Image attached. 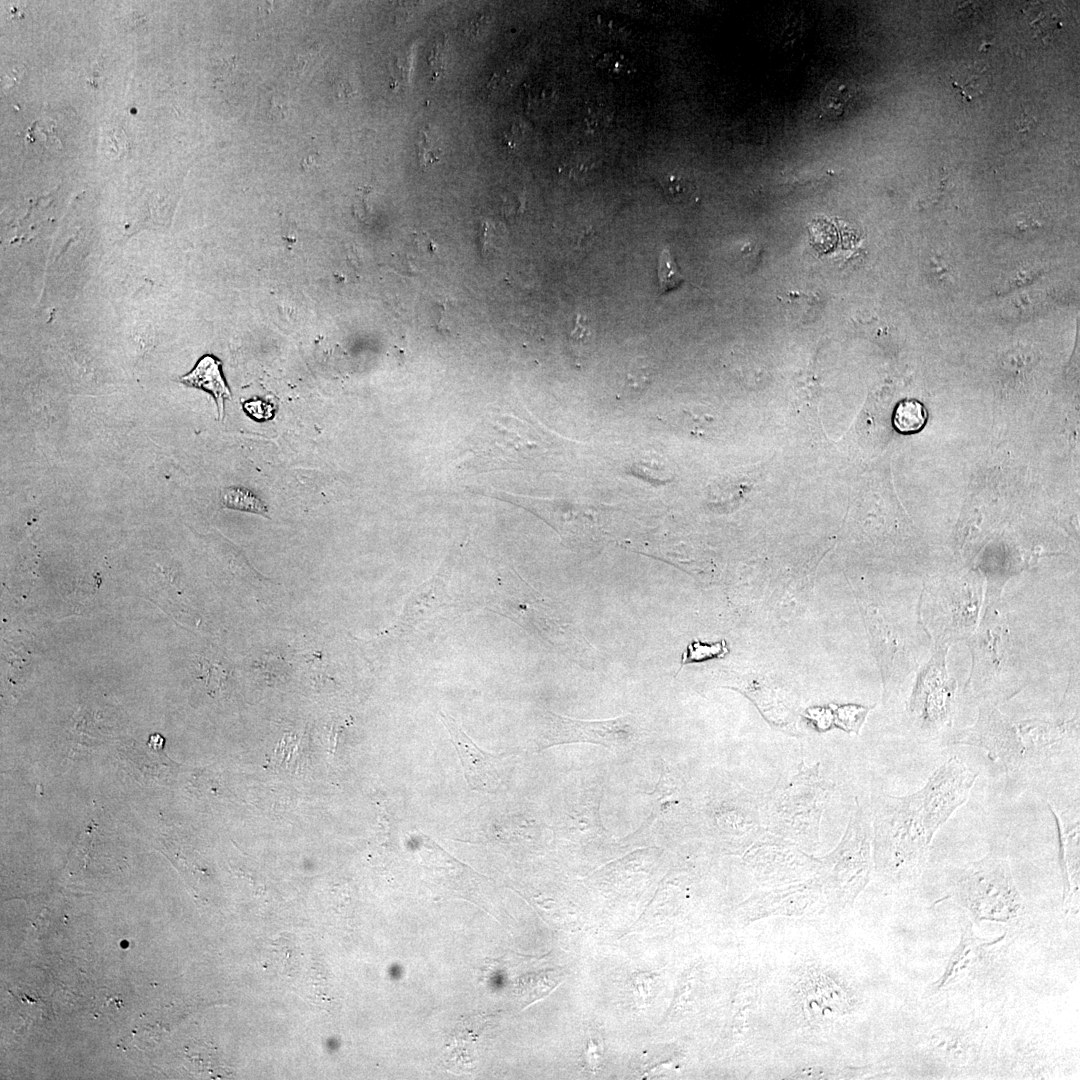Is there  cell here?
<instances>
[{"instance_id": "obj_1", "label": "cell", "mask_w": 1080, "mask_h": 1080, "mask_svg": "<svg viewBox=\"0 0 1080 1080\" xmlns=\"http://www.w3.org/2000/svg\"><path fill=\"white\" fill-rule=\"evenodd\" d=\"M977 777L978 772L958 756H951L911 794H872V845L877 868L898 876L920 870L935 834L968 800Z\"/></svg>"}, {"instance_id": "obj_2", "label": "cell", "mask_w": 1080, "mask_h": 1080, "mask_svg": "<svg viewBox=\"0 0 1080 1080\" xmlns=\"http://www.w3.org/2000/svg\"><path fill=\"white\" fill-rule=\"evenodd\" d=\"M831 787L819 763H801L795 775L759 797L765 829L798 847L816 848Z\"/></svg>"}, {"instance_id": "obj_3", "label": "cell", "mask_w": 1080, "mask_h": 1080, "mask_svg": "<svg viewBox=\"0 0 1080 1080\" xmlns=\"http://www.w3.org/2000/svg\"><path fill=\"white\" fill-rule=\"evenodd\" d=\"M972 669L967 689L981 702L999 704L1016 695L1024 681L1012 666V638L1008 624L992 604L987 606L978 631L970 637Z\"/></svg>"}, {"instance_id": "obj_4", "label": "cell", "mask_w": 1080, "mask_h": 1080, "mask_svg": "<svg viewBox=\"0 0 1080 1080\" xmlns=\"http://www.w3.org/2000/svg\"><path fill=\"white\" fill-rule=\"evenodd\" d=\"M953 893L961 905L978 917L1007 918L1022 904L1009 863L998 857L987 856L966 866L954 884Z\"/></svg>"}, {"instance_id": "obj_5", "label": "cell", "mask_w": 1080, "mask_h": 1080, "mask_svg": "<svg viewBox=\"0 0 1080 1080\" xmlns=\"http://www.w3.org/2000/svg\"><path fill=\"white\" fill-rule=\"evenodd\" d=\"M946 645H940L920 671L908 702V711L922 737L929 738L951 726L956 681L945 665Z\"/></svg>"}, {"instance_id": "obj_6", "label": "cell", "mask_w": 1080, "mask_h": 1080, "mask_svg": "<svg viewBox=\"0 0 1080 1080\" xmlns=\"http://www.w3.org/2000/svg\"><path fill=\"white\" fill-rule=\"evenodd\" d=\"M946 744L982 749L1010 775L1017 773L1025 761V747L1017 725L991 702H981L975 723L953 733Z\"/></svg>"}, {"instance_id": "obj_7", "label": "cell", "mask_w": 1080, "mask_h": 1080, "mask_svg": "<svg viewBox=\"0 0 1080 1080\" xmlns=\"http://www.w3.org/2000/svg\"><path fill=\"white\" fill-rule=\"evenodd\" d=\"M642 734L639 718L632 714L605 720H581L546 711L539 745L546 748L584 742L609 748H626L636 744Z\"/></svg>"}, {"instance_id": "obj_8", "label": "cell", "mask_w": 1080, "mask_h": 1080, "mask_svg": "<svg viewBox=\"0 0 1080 1080\" xmlns=\"http://www.w3.org/2000/svg\"><path fill=\"white\" fill-rule=\"evenodd\" d=\"M872 818L856 799L847 828L836 849L827 857L836 883L854 898L865 886L871 870Z\"/></svg>"}, {"instance_id": "obj_9", "label": "cell", "mask_w": 1080, "mask_h": 1080, "mask_svg": "<svg viewBox=\"0 0 1080 1080\" xmlns=\"http://www.w3.org/2000/svg\"><path fill=\"white\" fill-rule=\"evenodd\" d=\"M460 758L465 779L471 789L495 793L500 785L494 756L482 751L449 715L439 712Z\"/></svg>"}, {"instance_id": "obj_10", "label": "cell", "mask_w": 1080, "mask_h": 1080, "mask_svg": "<svg viewBox=\"0 0 1080 1080\" xmlns=\"http://www.w3.org/2000/svg\"><path fill=\"white\" fill-rule=\"evenodd\" d=\"M450 571V566L444 565L440 571L413 590L399 620L404 630L414 628L417 623L429 618L447 604Z\"/></svg>"}, {"instance_id": "obj_11", "label": "cell", "mask_w": 1080, "mask_h": 1080, "mask_svg": "<svg viewBox=\"0 0 1080 1080\" xmlns=\"http://www.w3.org/2000/svg\"><path fill=\"white\" fill-rule=\"evenodd\" d=\"M1027 757L1043 756L1072 731L1078 730V715L1067 721L1029 719L1017 724Z\"/></svg>"}, {"instance_id": "obj_12", "label": "cell", "mask_w": 1080, "mask_h": 1080, "mask_svg": "<svg viewBox=\"0 0 1080 1080\" xmlns=\"http://www.w3.org/2000/svg\"><path fill=\"white\" fill-rule=\"evenodd\" d=\"M220 366L221 362L217 358L205 355L199 360L195 368L181 377L180 380L188 386L210 392L217 403L219 414L222 415L224 400L230 398L231 394L222 376Z\"/></svg>"}, {"instance_id": "obj_13", "label": "cell", "mask_w": 1080, "mask_h": 1080, "mask_svg": "<svg viewBox=\"0 0 1080 1080\" xmlns=\"http://www.w3.org/2000/svg\"><path fill=\"white\" fill-rule=\"evenodd\" d=\"M926 420L927 411L925 407L915 399H905L899 402L893 415L894 427L903 434L919 431L925 425Z\"/></svg>"}, {"instance_id": "obj_14", "label": "cell", "mask_w": 1080, "mask_h": 1080, "mask_svg": "<svg viewBox=\"0 0 1080 1080\" xmlns=\"http://www.w3.org/2000/svg\"><path fill=\"white\" fill-rule=\"evenodd\" d=\"M729 652L727 643L725 640H720L714 643L701 642L700 640H692L686 647L685 651L681 655L680 668L678 672L687 664L703 662L713 658L724 657ZM677 672V673H678Z\"/></svg>"}, {"instance_id": "obj_15", "label": "cell", "mask_w": 1080, "mask_h": 1080, "mask_svg": "<svg viewBox=\"0 0 1080 1080\" xmlns=\"http://www.w3.org/2000/svg\"><path fill=\"white\" fill-rule=\"evenodd\" d=\"M222 503L225 507L267 516V506L252 492L241 487H230L223 491Z\"/></svg>"}, {"instance_id": "obj_16", "label": "cell", "mask_w": 1080, "mask_h": 1080, "mask_svg": "<svg viewBox=\"0 0 1080 1080\" xmlns=\"http://www.w3.org/2000/svg\"><path fill=\"white\" fill-rule=\"evenodd\" d=\"M658 277L661 293H666L675 289L684 281L673 255L668 248H664L660 254Z\"/></svg>"}, {"instance_id": "obj_17", "label": "cell", "mask_w": 1080, "mask_h": 1080, "mask_svg": "<svg viewBox=\"0 0 1080 1080\" xmlns=\"http://www.w3.org/2000/svg\"><path fill=\"white\" fill-rule=\"evenodd\" d=\"M560 976L561 973L553 971L537 974L533 977L527 976L526 980H523L524 987H526V989H523L527 994L525 996L526 1002L530 1003L548 994L558 984Z\"/></svg>"}, {"instance_id": "obj_18", "label": "cell", "mask_w": 1080, "mask_h": 1080, "mask_svg": "<svg viewBox=\"0 0 1080 1080\" xmlns=\"http://www.w3.org/2000/svg\"><path fill=\"white\" fill-rule=\"evenodd\" d=\"M662 188L664 195L673 203H684L691 199L695 191V186L689 180L682 177H671L667 179Z\"/></svg>"}, {"instance_id": "obj_19", "label": "cell", "mask_w": 1080, "mask_h": 1080, "mask_svg": "<svg viewBox=\"0 0 1080 1080\" xmlns=\"http://www.w3.org/2000/svg\"><path fill=\"white\" fill-rule=\"evenodd\" d=\"M602 61L604 62L603 67L614 74H624L626 68H628L627 59H625L624 55L618 53L609 54Z\"/></svg>"}, {"instance_id": "obj_20", "label": "cell", "mask_w": 1080, "mask_h": 1080, "mask_svg": "<svg viewBox=\"0 0 1080 1080\" xmlns=\"http://www.w3.org/2000/svg\"><path fill=\"white\" fill-rule=\"evenodd\" d=\"M163 738L159 734L152 735L149 740V745L152 748L161 747L163 745Z\"/></svg>"}]
</instances>
